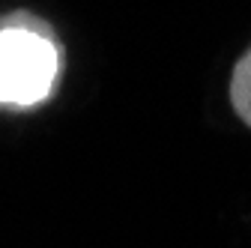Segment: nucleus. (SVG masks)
<instances>
[{
	"instance_id": "2",
	"label": "nucleus",
	"mask_w": 251,
	"mask_h": 248,
	"mask_svg": "<svg viewBox=\"0 0 251 248\" xmlns=\"http://www.w3.org/2000/svg\"><path fill=\"white\" fill-rule=\"evenodd\" d=\"M227 99H230V108H233L236 120L242 123V126L251 129V45L245 48V54L236 60L233 69H230Z\"/></svg>"
},
{
	"instance_id": "1",
	"label": "nucleus",
	"mask_w": 251,
	"mask_h": 248,
	"mask_svg": "<svg viewBox=\"0 0 251 248\" xmlns=\"http://www.w3.org/2000/svg\"><path fill=\"white\" fill-rule=\"evenodd\" d=\"M66 75V45L57 27L30 12L0 15V114H33L45 108Z\"/></svg>"
}]
</instances>
